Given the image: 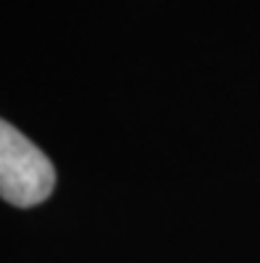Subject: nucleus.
Wrapping results in <instances>:
<instances>
[{
	"mask_svg": "<svg viewBox=\"0 0 260 263\" xmlns=\"http://www.w3.org/2000/svg\"><path fill=\"white\" fill-rule=\"evenodd\" d=\"M56 186V170L35 141L0 117V199L16 208L45 202Z\"/></svg>",
	"mask_w": 260,
	"mask_h": 263,
	"instance_id": "f257e3e1",
	"label": "nucleus"
}]
</instances>
